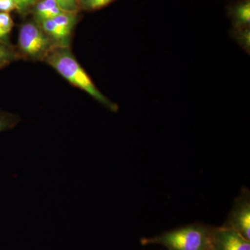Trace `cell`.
<instances>
[{"instance_id":"8fae6325","label":"cell","mask_w":250,"mask_h":250,"mask_svg":"<svg viewBox=\"0 0 250 250\" xmlns=\"http://www.w3.org/2000/svg\"><path fill=\"white\" fill-rule=\"evenodd\" d=\"M18 58V54L6 42H0V67Z\"/></svg>"},{"instance_id":"30bf717a","label":"cell","mask_w":250,"mask_h":250,"mask_svg":"<svg viewBox=\"0 0 250 250\" xmlns=\"http://www.w3.org/2000/svg\"><path fill=\"white\" fill-rule=\"evenodd\" d=\"M233 39L243 47V49L250 54V27L236 29L233 34Z\"/></svg>"},{"instance_id":"7a4b0ae2","label":"cell","mask_w":250,"mask_h":250,"mask_svg":"<svg viewBox=\"0 0 250 250\" xmlns=\"http://www.w3.org/2000/svg\"><path fill=\"white\" fill-rule=\"evenodd\" d=\"M213 228L194 224L167 231L153 238H143V245L159 244L169 250H213Z\"/></svg>"},{"instance_id":"e0dca14e","label":"cell","mask_w":250,"mask_h":250,"mask_svg":"<svg viewBox=\"0 0 250 250\" xmlns=\"http://www.w3.org/2000/svg\"><path fill=\"white\" fill-rule=\"evenodd\" d=\"M16 10L14 0H0V12L9 13Z\"/></svg>"},{"instance_id":"277c9868","label":"cell","mask_w":250,"mask_h":250,"mask_svg":"<svg viewBox=\"0 0 250 250\" xmlns=\"http://www.w3.org/2000/svg\"><path fill=\"white\" fill-rule=\"evenodd\" d=\"M250 241V195L248 189L243 190L237 198L228 221L224 225Z\"/></svg>"},{"instance_id":"d6986e66","label":"cell","mask_w":250,"mask_h":250,"mask_svg":"<svg viewBox=\"0 0 250 250\" xmlns=\"http://www.w3.org/2000/svg\"><path fill=\"white\" fill-rule=\"evenodd\" d=\"M79 1H80V0H79Z\"/></svg>"},{"instance_id":"3957f363","label":"cell","mask_w":250,"mask_h":250,"mask_svg":"<svg viewBox=\"0 0 250 250\" xmlns=\"http://www.w3.org/2000/svg\"><path fill=\"white\" fill-rule=\"evenodd\" d=\"M18 46L22 55L34 61H45L54 49L59 47L36 21L22 24Z\"/></svg>"},{"instance_id":"ba28073f","label":"cell","mask_w":250,"mask_h":250,"mask_svg":"<svg viewBox=\"0 0 250 250\" xmlns=\"http://www.w3.org/2000/svg\"><path fill=\"white\" fill-rule=\"evenodd\" d=\"M236 29L250 27V3L249 0L238 5L233 11Z\"/></svg>"},{"instance_id":"9c48e42d","label":"cell","mask_w":250,"mask_h":250,"mask_svg":"<svg viewBox=\"0 0 250 250\" xmlns=\"http://www.w3.org/2000/svg\"><path fill=\"white\" fill-rule=\"evenodd\" d=\"M77 16H78V14L64 11V12L59 14V16H56L52 20H54L57 24L72 31L74 27L76 25Z\"/></svg>"},{"instance_id":"2e32d148","label":"cell","mask_w":250,"mask_h":250,"mask_svg":"<svg viewBox=\"0 0 250 250\" xmlns=\"http://www.w3.org/2000/svg\"><path fill=\"white\" fill-rule=\"evenodd\" d=\"M16 5V10L19 14L24 15L29 11V9L32 8L29 0H14Z\"/></svg>"},{"instance_id":"ac0fdd59","label":"cell","mask_w":250,"mask_h":250,"mask_svg":"<svg viewBox=\"0 0 250 250\" xmlns=\"http://www.w3.org/2000/svg\"><path fill=\"white\" fill-rule=\"evenodd\" d=\"M8 35H9V34H7L6 31H4L1 27H0V42H6V43H7L6 41H7Z\"/></svg>"},{"instance_id":"7c38bea8","label":"cell","mask_w":250,"mask_h":250,"mask_svg":"<svg viewBox=\"0 0 250 250\" xmlns=\"http://www.w3.org/2000/svg\"><path fill=\"white\" fill-rule=\"evenodd\" d=\"M116 0H80L81 9L97 11L106 7Z\"/></svg>"},{"instance_id":"52a82bcc","label":"cell","mask_w":250,"mask_h":250,"mask_svg":"<svg viewBox=\"0 0 250 250\" xmlns=\"http://www.w3.org/2000/svg\"><path fill=\"white\" fill-rule=\"evenodd\" d=\"M64 12L54 0H39L33 7L36 22L52 20Z\"/></svg>"},{"instance_id":"9a60e30c","label":"cell","mask_w":250,"mask_h":250,"mask_svg":"<svg viewBox=\"0 0 250 250\" xmlns=\"http://www.w3.org/2000/svg\"><path fill=\"white\" fill-rule=\"evenodd\" d=\"M13 27L14 21L9 13L0 12V27L9 34Z\"/></svg>"},{"instance_id":"8992f818","label":"cell","mask_w":250,"mask_h":250,"mask_svg":"<svg viewBox=\"0 0 250 250\" xmlns=\"http://www.w3.org/2000/svg\"><path fill=\"white\" fill-rule=\"evenodd\" d=\"M46 34L52 38L59 47H70L72 31L57 24L54 20L38 22Z\"/></svg>"},{"instance_id":"5bb4252c","label":"cell","mask_w":250,"mask_h":250,"mask_svg":"<svg viewBox=\"0 0 250 250\" xmlns=\"http://www.w3.org/2000/svg\"><path fill=\"white\" fill-rule=\"evenodd\" d=\"M59 7L65 12L78 14L81 10L79 0H54Z\"/></svg>"},{"instance_id":"5b68a950","label":"cell","mask_w":250,"mask_h":250,"mask_svg":"<svg viewBox=\"0 0 250 250\" xmlns=\"http://www.w3.org/2000/svg\"><path fill=\"white\" fill-rule=\"evenodd\" d=\"M213 250H250V242L232 229L213 228Z\"/></svg>"},{"instance_id":"4fadbf2b","label":"cell","mask_w":250,"mask_h":250,"mask_svg":"<svg viewBox=\"0 0 250 250\" xmlns=\"http://www.w3.org/2000/svg\"><path fill=\"white\" fill-rule=\"evenodd\" d=\"M18 122L19 118L18 116L0 112V132L11 129L18 124Z\"/></svg>"},{"instance_id":"6da1fadb","label":"cell","mask_w":250,"mask_h":250,"mask_svg":"<svg viewBox=\"0 0 250 250\" xmlns=\"http://www.w3.org/2000/svg\"><path fill=\"white\" fill-rule=\"evenodd\" d=\"M45 62L67 82L83 90L109 111L117 112L119 109L118 104L100 91L89 75L74 57L70 47H56L49 54Z\"/></svg>"}]
</instances>
